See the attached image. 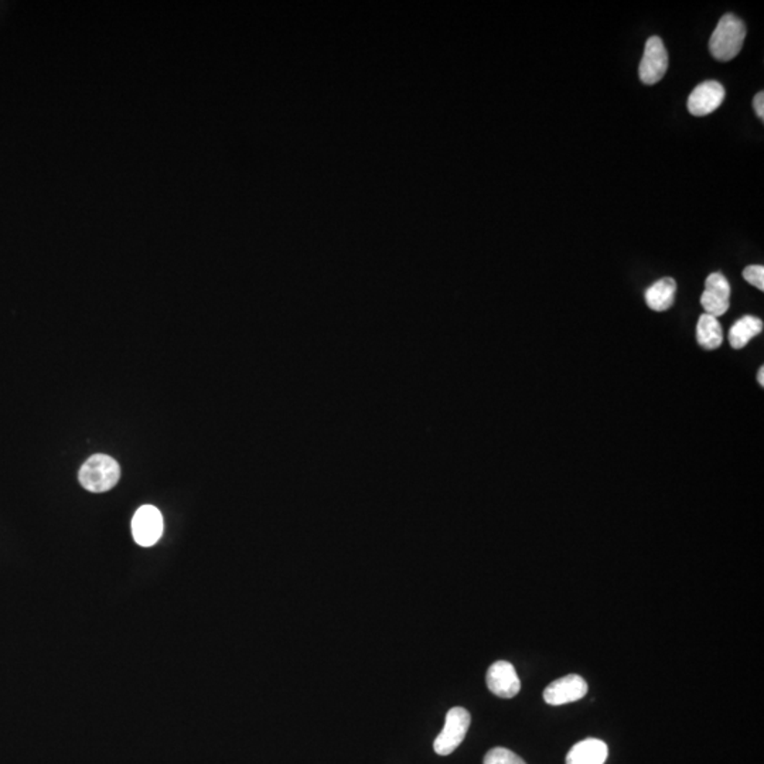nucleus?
<instances>
[{
    "label": "nucleus",
    "mask_w": 764,
    "mask_h": 764,
    "mask_svg": "<svg viewBox=\"0 0 764 764\" xmlns=\"http://www.w3.org/2000/svg\"><path fill=\"white\" fill-rule=\"evenodd\" d=\"M746 37V26L735 15H725L717 23L709 41V50L717 61L733 60L742 50Z\"/></svg>",
    "instance_id": "nucleus-1"
},
{
    "label": "nucleus",
    "mask_w": 764,
    "mask_h": 764,
    "mask_svg": "<svg viewBox=\"0 0 764 764\" xmlns=\"http://www.w3.org/2000/svg\"><path fill=\"white\" fill-rule=\"evenodd\" d=\"M79 479L81 486L88 492H110L120 482L121 467L118 462L108 454H94L82 464Z\"/></svg>",
    "instance_id": "nucleus-2"
},
{
    "label": "nucleus",
    "mask_w": 764,
    "mask_h": 764,
    "mask_svg": "<svg viewBox=\"0 0 764 764\" xmlns=\"http://www.w3.org/2000/svg\"><path fill=\"white\" fill-rule=\"evenodd\" d=\"M472 716L464 708H451L446 714L445 727L442 732L439 733L435 742H433V750L436 755L449 756L453 753L466 737L467 730L470 727Z\"/></svg>",
    "instance_id": "nucleus-3"
},
{
    "label": "nucleus",
    "mask_w": 764,
    "mask_h": 764,
    "mask_svg": "<svg viewBox=\"0 0 764 764\" xmlns=\"http://www.w3.org/2000/svg\"><path fill=\"white\" fill-rule=\"evenodd\" d=\"M164 515L154 505H142L132 518V536L141 546H154L164 534Z\"/></svg>",
    "instance_id": "nucleus-4"
},
{
    "label": "nucleus",
    "mask_w": 764,
    "mask_h": 764,
    "mask_svg": "<svg viewBox=\"0 0 764 764\" xmlns=\"http://www.w3.org/2000/svg\"><path fill=\"white\" fill-rule=\"evenodd\" d=\"M668 69V51L657 36L647 40L639 67L640 80L645 85H654L663 80Z\"/></svg>",
    "instance_id": "nucleus-5"
},
{
    "label": "nucleus",
    "mask_w": 764,
    "mask_h": 764,
    "mask_svg": "<svg viewBox=\"0 0 764 764\" xmlns=\"http://www.w3.org/2000/svg\"><path fill=\"white\" fill-rule=\"evenodd\" d=\"M588 694V684L580 675L570 674L554 681L544 689V701L552 706L579 701Z\"/></svg>",
    "instance_id": "nucleus-6"
},
{
    "label": "nucleus",
    "mask_w": 764,
    "mask_h": 764,
    "mask_svg": "<svg viewBox=\"0 0 764 764\" xmlns=\"http://www.w3.org/2000/svg\"><path fill=\"white\" fill-rule=\"evenodd\" d=\"M730 285L721 272L711 273L705 282V291L701 296V304L706 314L714 317L722 316L729 311Z\"/></svg>",
    "instance_id": "nucleus-7"
},
{
    "label": "nucleus",
    "mask_w": 764,
    "mask_h": 764,
    "mask_svg": "<svg viewBox=\"0 0 764 764\" xmlns=\"http://www.w3.org/2000/svg\"><path fill=\"white\" fill-rule=\"evenodd\" d=\"M486 683L490 693L504 699H511L518 695L521 689V681L518 678L517 671L508 661L494 663L487 671Z\"/></svg>",
    "instance_id": "nucleus-8"
},
{
    "label": "nucleus",
    "mask_w": 764,
    "mask_h": 764,
    "mask_svg": "<svg viewBox=\"0 0 764 764\" xmlns=\"http://www.w3.org/2000/svg\"><path fill=\"white\" fill-rule=\"evenodd\" d=\"M725 100V88L721 82L705 81L691 92L688 111L694 116H705L721 107Z\"/></svg>",
    "instance_id": "nucleus-9"
},
{
    "label": "nucleus",
    "mask_w": 764,
    "mask_h": 764,
    "mask_svg": "<svg viewBox=\"0 0 764 764\" xmlns=\"http://www.w3.org/2000/svg\"><path fill=\"white\" fill-rule=\"evenodd\" d=\"M608 755V745L603 740L590 737L570 748L567 764H605Z\"/></svg>",
    "instance_id": "nucleus-10"
},
{
    "label": "nucleus",
    "mask_w": 764,
    "mask_h": 764,
    "mask_svg": "<svg viewBox=\"0 0 764 764\" xmlns=\"http://www.w3.org/2000/svg\"><path fill=\"white\" fill-rule=\"evenodd\" d=\"M677 295V282L673 278H663L645 291V302L654 312H665L673 306Z\"/></svg>",
    "instance_id": "nucleus-11"
},
{
    "label": "nucleus",
    "mask_w": 764,
    "mask_h": 764,
    "mask_svg": "<svg viewBox=\"0 0 764 764\" xmlns=\"http://www.w3.org/2000/svg\"><path fill=\"white\" fill-rule=\"evenodd\" d=\"M763 332V322L759 317L743 316L729 330V343L735 350L746 347L750 340Z\"/></svg>",
    "instance_id": "nucleus-12"
},
{
    "label": "nucleus",
    "mask_w": 764,
    "mask_h": 764,
    "mask_svg": "<svg viewBox=\"0 0 764 764\" xmlns=\"http://www.w3.org/2000/svg\"><path fill=\"white\" fill-rule=\"evenodd\" d=\"M696 339L705 350H716L721 347L724 342V332H722L719 320L711 314H702L696 326Z\"/></svg>",
    "instance_id": "nucleus-13"
},
{
    "label": "nucleus",
    "mask_w": 764,
    "mask_h": 764,
    "mask_svg": "<svg viewBox=\"0 0 764 764\" xmlns=\"http://www.w3.org/2000/svg\"><path fill=\"white\" fill-rule=\"evenodd\" d=\"M484 764H526L520 756L505 748H494L487 753Z\"/></svg>",
    "instance_id": "nucleus-14"
},
{
    "label": "nucleus",
    "mask_w": 764,
    "mask_h": 764,
    "mask_svg": "<svg viewBox=\"0 0 764 764\" xmlns=\"http://www.w3.org/2000/svg\"><path fill=\"white\" fill-rule=\"evenodd\" d=\"M743 278L746 282L755 286L759 291H764V268L761 265H750L745 268Z\"/></svg>",
    "instance_id": "nucleus-15"
},
{
    "label": "nucleus",
    "mask_w": 764,
    "mask_h": 764,
    "mask_svg": "<svg viewBox=\"0 0 764 764\" xmlns=\"http://www.w3.org/2000/svg\"><path fill=\"white\" fill-rule=\"evenodd\" d=\"M753 107H755L756 113H758L759 118L763 121L764 118V94L763 91L759 92L758 95L755 97V101H753Z\"/></svg>",
    "instance_id": "nucleus-16"
},
{
    "label": "nucleus",
    "mask_w": 764,
    "mask_h": 764,
    "mask_svg": "<svg viewBox=\"0 0 764 764\" xmlns=\"http://www.w3.org/2000/svg\"><path fill=\"white\" fill-rule=\"evenodd\" d=\"M758 382H759V386L764 387V368H763V366H761L760 370H759Z\"/></svg>",
    "instance_id": "nucleus-17"
}]
</instances>
